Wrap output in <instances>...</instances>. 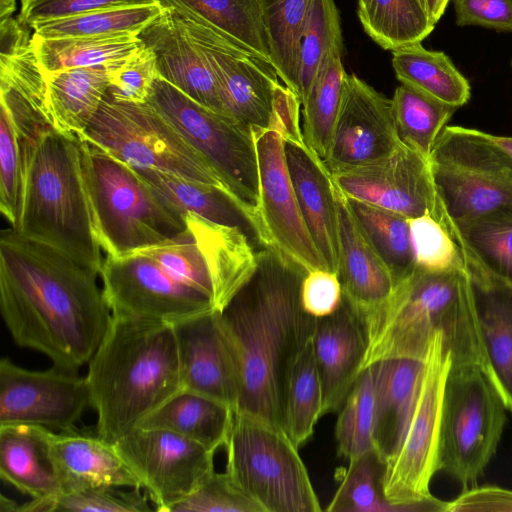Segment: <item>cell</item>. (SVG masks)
Returning a JSON list of instances; mask_svg holds the SVG:
<instances>
[{
  "instance_id": "obj_1",
  "label": "cell",
  "mask_w": 512,
  "mask_h": 512,
  "mask_svg": "<svg viewBox=\"0 0 512 512\" xmlns=\"http://www.w3.org/2000/svg\"><path fill=\"white\" fill-rule=\"evenodd\" d=\"M98 278L49 246L1 230V316L16 345L55 367L78 372L106 334L112 313Z\"/></svg>"
},
{
  "instance_id": "obj_2",
  "label": "cell",
  "mask_w": 512,
  "mask_h": 512,
  "mask_svg": "<svg viewBox=\"0 0 512 512\" xmlns=\"http://www.w3.org/2000/svg\"><path fill=\"white\" fill-rule=\"evenodd\" d=\"M307 272L272 247L258 250V266L217 321L238 384L236 409L283 430L289 371L312 337L300 288Z\"/></svg>"
},
{
  "instance_id": "obj_3",
  "label": "cell",
  "mask_w": 512,
  "mask_h": 512,
  "mask_svg": "<svg viewBox=\"0 0 512 512\" xmlns=\"http://www.w3.org/2000/svg\"><path fill=\"white\" fill-rule=\"evenodd\" d=\"M363 322L367 348L362 371L388 359H425L433 336L440 333L452 365L476 366L489 377L467 270L431 272L415 266Z\"/></svg>"
},
{
  "instance_id": "obj_4",
  "label": "cell",
  "mask_w": 512,
  "mask_h": 512,
  "mask_svg": "<svg viewBox=\"0 0 512 512\" xmlns=\"http://www.w3.org/2000/svg\"><path fill=\"white\" fill-rule=\"evenodd\" d=\"M87 365L96 433L112 443L182 390L170 323L112 315Z\"/></svg>"
},
{
  "instance_id": "obj_5",
  "label": "cell",
  "mask_w": 512,
  "mask_h": 512,
  "mask_svg": "<svg viewBox=\"0 0 512 512\" xmlns=\"http://www.w3.org/2000/svg\"><path fill=\"white\" fill-rule=\"evenodd\" d=\"M19 140L20 190L11 228L99 273L102 249L94 231L79 142L54 129Z\"/></svg>"
},
{
  "instance_id": "obj_6",
  "label": "cell",
  "mask_w": 512,
  "mask_h": 512,
  "mask_svg": "<svg viewBox=\"0 0 512 512\" xmlns=\"http://www.w3.org/2000/svg\"><path fill=\"white\" fill-rule=\"evenodd\" d=\"M78 142L94 231L106 255H127L186 228L184 217L135 169L89 141Z\"/></svg>"
},
{
  "instance_id": "obj_7",
  "label": "cell",
  "mask_w": 512,
  "mask_h": 512,
  "mask_svg": "<svg viewBox=\"0 0 512 512\" xmlns=\"http://www.w3.org/2000/svg\"><path fill=\"white\" fill-rule=\"evenodd\" d=\"M225 473L263 512H320L297 448L284 430L234 411Z\"/></svg>"
},
{
  "instance_id": "obj_8",
  "label": "cell",
  "mask_w": 512,
  "mask_h": 512,
  "mask_svg": "<svg viewBox=\"0 0 512 512\" xmlns=\"http://www.w3.org/2000/svg\"><path fill=\"white\" fill-rule=\"evenodd\" d=\"M452 364L440 333L429 345L410 420L399 447L387 459L381 478L392 512H446L448 502L434 497L430 482L440 470V422L446 379Z\"/></svg>"
},
{
  "instance_id": "obj_9",
  "label": "cell",
  "mask_w": 512,
  "mask_h": 512,
  "mask_svg": "<svg viewBox=\"0 0 512 512\" xmlns=\"http://www.w3.org/2000/svg\"><path fill=\"white\" fill-rule=\"evenodd\" d=\"M80 140L99 146L135 170L156 169L230 193L206 158L148 103L118 102L106 93Z\"/></svg>"
},
{
  "instance_id": "obj_10",
  "label": "cell",
  "mask_w": 512,
  "mask_h": 512,
  "mask_svg": "<svg viewBox=\"0 0 512 512\" xmlns=\"http://www.w3.org/2000/svg\"><path fill=\"white\" fill-rule=\"evenodd\" d=\"M147 103L206 158L255 227L259 244V171L252 129L194 101L158 76Z\"/></svg>"
},
{
  "instance_id": "obj_11",
  "label": "cell",
  "mask_w": 512,
  "mask_h": 512,
  "mask_svg": "<svg viewBox=\"0 0 512 512\" xmlns=\"http://www.w3.org/2000/svg\"><path fill=\"white\" fill-rule=\"evenodd\" d=\"M506 410L501 395L480 368L451 364L442 401L440 470L464 490L475 486L495 454Z\"/></svg>"
},
{
  "instance_id": "obj_12",
  "label": "cell",
  "mask_w": 512,
  "mask_h": 512,
  "mask_svg": "<svg viewBox=\"0 0 512 512\" xmlns=\"http://www.w3.org/2000/svg\"><path fill=\"white\" fill-rule=\"evenodd\" d=\"M429 163L440 200L456 224L512 211V159L481 130L446 126Z\"/></svg>"
},
{
  "instance_id": "obj_13",
  "label": "cell",
  "mask_w": 512,
  "mask_h": 512,
  "mask_svg": "<svg viewBox=\"0 0 512 512\" xmlns=\"http://www.w3.org/2000/svg\"><path fill=\"white\" fill-rule=\"evenodd\" d=\"M180 19L207 60L228 115L250 128H272L276 91L282 85L272 62L221 31Z\"/></svg>"
},
{
  "instance_id": "obj_14",
  "label": "cell",
  "mask_w": 512,
  "mask_h": 512,
  "mask_svg": "<svg viewBox=\"0 0 512 512\" xmlns=\"http://www.w3.org/2000/svg\"><path fill=\"white\" fill-rule=\"evenodd\" d=\"M99 279L113 316L173 324L215 311L211 297L138 252L106 255Z\"/></svg>"
},
{
  "instance_id": "obj_15",
  "label": "cell",
  "mask_w": 512,
  "mask_h": 512,
  "mask_svg": "<svg viewBox=\"0 0 512 512\" xmlns=\"http://www.w3.org/2000/svg\"><path fill=\"white\" fill-rule=\"evenodd\" d=\"M114 444L160 512L215 471L216 452L170 430L137 427Z\"/></svg>"
},
{
  "instance_id": "obj_16",
  "label": "cell",
  "mask_w": 512,
  "mask_h": 512,
  "mask_svg": "<svg viewBox=\"0 0 512 512\" xmlns=\"http://www.w3.org/2000/svg\"><path fill=\"white\" fill-rule=\"evenodd\" d=\"M251 129L258 160V212L263 247L278 250L306 272L327 269L302 216L287 167L282 134L275 128Z\"/></svg>"
},
{
  "instance_id": "obj_17",
  "label": "cell",
  "mask_w": 512,
  "mask_h": 512,
  "mask_svg": "<svg viewBox=\"0 0 512 512\" xmlns=\"http://www.w3.org/2000/svg\"><path fill=\"white\" fill-rule=\"evenodd\" d=\"M91 407L85 376L53 366L29 370L0 360V425L40 426L52 431L75 429Z\"/></svg>"
},
{
  "instance_id": "obj_18",
  "label": "cell",
  "mask_w": 512,
  "mask_h": 512,
  "mask_svg": "<svg viewBox=\"0 0 512 512\" xmlns=\"http://www.w3.org/2000/svg\"><path fill=\"white\" fill-rule=\"evenodd\" d=\"M348 198L363 201L408 219L437 216L441 200L429 160L401 143L388 157L331 175Z\"/></svg>"
},
{
  "instance_id": "obj_19",
  "label": "cell",
  "mask_w": 512,
  "mask_h": 512,
  "mask_svg": "<svg viewBox=\"0 0 512 512\" xmlns=\"http://www.w3.org/2000/svg\"><path fill=\"white\" fill-rule=\"evenodd\" d=\"M400 144L392 99L355 74H348L329 151L323 161L329 173L382 160Z\"/></svg>"
},
{
  "instance_id": "obj_20",
  "label": "cell",
  "mask_w": 512,
  "mask_h": 512,
  "mask_svg": "<svg viewBox=\"0 0 512 512\" xmlns=\"http://www.w3.org/2000/svg\"><path fill=\"white\" fill-rule=\"evenodd\" d=\"M172 326L182 390L212 398L235 410L237 378L218 325L217 311L192 316Z\"/></svg>"
},
{
  "instance_id": "obj_21",
  "label": "cell",
  "mask_w": 512,
  "mask_h": 512,
  "mask_svg": "<svg viewBox=\"0 0 512 512\" xmlns=\"http://www.w3.org/2000/svg\"><path fill=\"white\" fill-rule=\"evenodd\" d=\"M322 384V416L339 412L362 372L367 335L360 315L343 298L331 315L316 318L312 336Z\"/></svg>"
},
{
  "instance_id": "obj_22",
  "label": "cell",
  "mask_w": 512,
  "mask_h": 512,
  "mask_svg": "<svg viewBox=\"0 0 512 512\" xmlns=\"http://www.w3.org/2000/svg\"><path fill=\"white\" fill-rule=\"evenodd\" d=\"M139 36L155 53L161 78L202 106L229 116L207 60L175 12L164 9Z\"/></svg>"
},
{
  "instance_id": "obj_23",
  "label": "cell",
  "mask_w": 512,
  "mask_h": 512,
  "mask_svg": "<svg viewBox=\"0 0 512 512\" xmlns=\"http://www.w3.org/2000/svg\"><path fill=\"white\" fill-rule=\"evenodd\" d=\"M338 230V278L343 298L365 320L389 299L395 282L361 225L347 197L334 184Z\"/></svg>"
},
{
  "instance_id": "obj_24",
  "label": "cell",
  "mask_w": 512,
  "mask_h": 512,
  "mask_svg": "<svg viewBox=\"0 0 512 512\" xmlns=\"http://www.w3.org/2000/svg\"><path fill=\"white\" fill-rule=\"evenodd\" d=\"M283 140L290 179L306 226L327 269L337 273L339 230L331 174L306 145L302 133L283 136Z\"/></svg>"
},
{
  "instance_id": "obj_25",
  "label": "cell",
  "mask_w": 512,
  "mask_h": 512,
  "mask_svg": "<svg viewBox=\"0 0 512 512\" xmlns=\"http://www.w3.org/2000/svg\"><path fill=\"white\" fill-rule=\"evenodd\" d=\"M45 442L60 492L88 486L142 488L115 444L97 433H55L46 428Z\"/></svg>"
},
{
  "instance_id": "obj_26",
  "label": "cell",
  "mask_w": 512,
  "mask_h": 512,
  "mask_svg": "<svg viewBox=\"0 0 512 512\" xmlns=\"http://www.w3.org/2000/svg\"><path fill=\"white\" fill-rule=\"evenodd\" d=\"M468 273L489 379L512 412V286L482 265L469 269Z\"/></svg>"
},
{
  "instance_id": "obj_27",
  "label": "cell",
  "mask_w": 512,
  "mask_h": 512,
  "mask_svg": "<svg viewBox=\"0 0 512 512\" xmlns=\"http://www.w3.org/2000/svg\"><path fill=\"white\" fill-rule=\"evenodd\" d=\"M184 220L208 263L213 306L220 312L255 273L258 250L238 227L219 224L194 213H186Z\"/></svg>"
},
{
  "instance_id": "obj_28",
  "label": "cell",
  "mask_w": 512,
  "mask_h": 512,
  "mask_svg": "<svg viewBox=\"0 0 512 512\" xmlns=\"http://www.w3.org/2000/svg\"><path fill=\"white\" fill-rule=\"evenodd\" d=\"M425 360L398 358L374 363V441L384 462L400 445L415 406Z\"/></svg>"
},
{
  "instance_id": "obj_29",
  "label": "cell",
  "mask_w": 512,
  "mask_h": 512,
  "mask_svg": "<svg viewBox=\"0 0 512 512\" xmlns=\"http://www.w3.org/2000/svg\"><path fill=\"white\" fill-rule=\"evenodd\" d=\"M44 77L48 123L59 134L78 141L108 91L109 65L66 69Z\"/></svg>"
},
{
  "instance_id": "obj_30",
  "label": "cell",
  "mask_w": 512,
  "mask_h": 512,
  "mask_svg": "<svg viewBox=\"0 0 512 512\" xmlns=\"http://www.w3.org/2000/svg\"><path fill=\"white\" fill-rule=\"evenodd\" d=\"M46 428L0 425V476L31 499H52L60 485L47 456Z\"/></svg>"
},
{
  "instance_id": "obj_31",
  "label": "cell",
  "mask_w": 512,
  "mask_h": 512,
  "mask_svg": "<svg viewBox=\"0 0 512 512\" xmlns=\"http://www.w3.org/2000/svg\"><path fill=\"white\" fill-rule=\"evenodd\" d=\"M142 179L173 211L183 216L194 213L210 221L238 227L259 246L254 225L236 199L217 186L156 169L136 170Z\"/></svg>"
},
{
  "instance_id": "obj_32",
  "label": "cell",
  "mask_w": 512,
  "mask_h": 512,
  "mask_svg": "<svg viewBox=\"0 0 512 512\" xmlns=\"http://www.w3.org/2000/svg\"><path fill=\"white\" fill-rule=\"evenodd\" d=\"M233 416L231 407L181 390L143 419L138 427L170 430L216 452L226 443Z\"/></svg>"
},
{
  "instance_id": "obj_33",
  "label": "cell",
  "mask_w": 512,
  "mask_h": 512,
  "mask_svg": "<svg viewBox=\"0 0 512 512\" xmlns=\"http://www.w3.org/2000/svg\"><path fill=\"white\" fill-rule=\"evenodd\" d=\"M342 51L339 46L325 56L301 104L303 139L322 161L329 151L348 77Z\"/></svg>"
},
{
  "instance_id": "obj_34",
  "label": "cell",
  "mask_w": 512,
  "mask_h": 512,
  "mask_svg": "<svg viewBox=\"0 0 512 512\" xmlns=\"http://www.w3.org/2000/svg\"><path fill=\"white\" fill-rule=\"evenodd\" d=\"M183 18L208 25L271 61L259 0H157Z\"/></svg>"
},
{
  "instance_id": "obj_35",
  "label": "cell",
  "mask_w": 512,
  "mask_h": 512,
  "mask_svg": "<svg viewBox=\"0 0 512 512\" xmlns=\"http://www.w3.org/2000/svg\"><path fill=\"white\" fill-rule=\"evenodd\" d=\"M392 66L397 79L429 96L455 107L471 97L468 80L442 51H431L415 43L392 51Z\"/></svg>"
},
{
  "instance_id": "obj_36",
  "label": "cell",
  "mask_w": 512,
  "mask_h": 512,
  "mask_svg": "<svg viewBox=\"0 0 512 512\" xmlns=\"http://www.w3.org/2000/svg\"><path fill=\"white\" fill-rule=\"evenodd\" d=\"M32 48L43 74L114 64L143 45L139 35L44 38L32 34Z\"/></svg>"
},
{
  "instance_id": "obj_37",
  "label": "cell",
  "mask_w": 512,
  "mask_h": 512,
  "mask_svg": "<svg viewBox=\"0 0 512 512\" xmlns=\"http://www.w3.org/2000/svg\"><path fill=\"white\" fill-rule=\"evenodd\" d=\"M259 1L271 62L280 80L297 95L301 39L314 0Z\"/></svg>"
},
{
  "instance_id": "obj_38",
  "label": "cell",
  "mask_w": 512,
  "mask_h": 512,
  "mask_svg": "<svg viewBox=\"0 0 512 512\" xmlns=\"http://www.w3.org/2000/svg\"><path fill=\"white\" fill-rule=\"evenodd\" d=\"M366 34L385 50L420 43L434 29L420 0H358Z\"/></svg>"
},
{
  "instance_id": "obj_39",
  "label": "cell",
  "mask_w": 512,
  "mask_h": 512,
  "mask_svg": "<svg viewBox=\"0 0 512 512\" xmlns=\"http://www.w3.org/2000/svg\"><path fill=\"white\" fill-rule=\"evenodd\" d=\"M322 408V384L311 337L289 371L285 391L283 430L297 448L312 436Z\"/></svg>"
},
{
  "instance_id": "obj_40",
  "label": "cell",
  "mask_w": 512,
  "mask_h": 512,
  "mask_svg": "<svg viewBox=\"0 0 512 512\" xmlns=\"http://www.w3.org/2000/svg\"><path fill=\"white\" fill-rule=\"evenodd\" d=\"M391 99L401 143L429 160L436 140L457 109L403 83Z\"/></svg>"
},
{
  "instance_id": "obj_41",
  "label": "cell",
  "mask_w": 512,
  "mask_h": 512,
  "mask_svg": "<svg viewBox=\"0 0 512 512\" xmlns=\"http://www.w3.org/2000/svg\"><path fill=\"white\" fill-rule=\"evenodd\" d=\"M159 3L93 10L34 24V33L44 38L87 37L140 33L163 11Z\"/></svg>"
},
{
  "instance_id": "obj_42",
  "label": "cell",
  "mask_w": 512,
  "mask_h": 512,
  "mask_svg": "<svg viewBox=\"0 0 512 512\" xmlns=\"http://www.w3.org/2000/svg\"><path fill=\"white\" fill-rule=\"evenodd\" d=\"M347 199L363 231L390 270L396 284L409 275L416 266L408 218L363 201L348 197Z\"/></svg>"
},
{
  "instance_id": "obj_43",
  "label": "cell",
  "mask_w": 512,
  "mask_h": 512,
  "mask_svg": "<svg viewBox=\"0 0 512 512\" xmlns=\"http://www.w3.org/2000/svg\"><path fill=\"white\" fill-rule=\"evenodd\" d=\"M375 365L365 368L347 395L335 427L338 454L350 459L376 451Z\"/></svg>"
},
{
  "instance_id": "obj_44",
  "label": "cell",
  "mask_w": 512,
  "mask_h": 512,
  "mask_svg": "<svg viewBox=\"0 0 512 512\" xmlns=\"http://www.w3.org/2000/svg\"><path fill=\"white\" fill-rule=\"evenodd\" d=\"M456 226L464 244L461 251L512 286V211L489 213Z\"/></svg>"
},
{
  "instance_id": "obj_45",
  "label": "cell",
  "mask_w": 512,
  "mask_h": 512,
  "mask_svg": "<svg viewBox=\"0 0 512 512\" xmlns=\"http://www.w3.org/2000/svg\"><path fill=\"white\" fill-rule=\"evenodd\" d=\"M385 462L376 451L349 460L332 500L329 512H392L385 499L381 478Z\"/></svg>"
},
{
  "instance_id": "obj_46",
  "label": "cell",
  "mask_w": 512,
  "mask_h": 512,
  "mask_svg": "<svg viewBox=\"0 0 512 512\" xmlns=\"http://www.w3.org/2000/svg\"><path fill=\"white\" fill-rule=\"evenodd\" d=\"M146 495L140 487L124 491L120 487L88 486L61 491L52 499H31L20 504L18 512H145L151 510Z\"/></svg>"
},
{
  "instance_id": "obj_47",
  "label": "cell",
  "mask_w": 512,
  "mask_h": 512,
  "mask_svg": "<svg viewBox=\"0 0 512 512\" xmlns=\"http://www.w3.org/2000/svg\"><path fill=\"white\" fill-rule=\"evenodd\" d=\"M343 46L340 16L334 0H314L300 45L298 93L305 100L325 56Z\"/></svg>"
},
{
  "instance_id": "obj_48",
  "label": "cell",
  "mask_w": 512,
  "mask_h": 512,
  "mask_svg": "<svg viewBox=\"0 0 512 512\" xmlns=\"http://www.w3.org/2000/svg\"><path fill=\"white\" fill-rule=\"evenodd\" d=\"M134 252L153 259L172 276L208 295L213 301L208 263L187 227L170 238Z\"/></svg>"
},
{
  "instance_id": "obj_49",
  "label": "cell",
  "mask_w": 512,
  "mask_h": 512,
  "mask_svg": "<svg viewBox=\"0 0 512 512\" xmlns=\"http://www.w3.org/2000/svg\"><path fill=\"white\" fill-rule=\"evenodd\" d=\"M416 266L431 272L467 270L449 230L430 213L408 219Z\"/></svg>"
},
{
  "instance_id": "obj_50",
  "label": "cell",
  "mask_w": 512,
  "mask_h": 512,
  "mask_svg": "<svg viewBox=\"0 0 512 512\" xmlns=\"http://www.w3.org/2000/svg\"><path fill=\"white\" fill-rule=\"evenodd\" d=\"M158 76L156 55L143 43L124 59L109 65L107 94L118 102L147 103Z\"/></svg>"
},
{
  "instance_id": "obj_51",
  "label": "cell",
  "mask_w": 512,
  "mask_h": 512,
  "mask_svg": "<svg viewBox=\"0 0 512 512\" xmlns=\"http://www.w3.org/2000/svg\"><path fill=\"white\" fill-rule=\"evenodd\" d=\"M167 512H263L232 483L228 475L213 471L188 496Z\"/></svg>"
},
{
  "instance_id": "obj_52",
  "label": "cell",
  "mask_w": 512,
  "mask_h": 512,
  "mask_svg": "<svg viewBox=\"0 0 512 512\" xmlns=\"http://www.w3.org/2000/svg\"><path fill=\"white\" fill-rule=\"evenodd\" d=\"M21 177V149L17 129L0 104V211L11 227L16 222Z\"/></svg>"
},
{
  "instance_id": "obj_53",
  "label": "cell",
  "mask_w": 512,
  "mask_h": 512,
  "mask_svg": "<svg viewBox=\"0 0 512 512\" xmlns=\"http://www.w3.org/2000/svg\"><path fill=\"white\" fill-rule=\"evenodd\" d=\"M157 0H20L17 20L26 27L93 10L157 4Z\"/></svg>"
},
{
  "instance_id": "obj_54",
  "label": "cell",
  "mask_w": 512,
  "mask_h": 512,
  "mask_svg": "<svg viewBox=\"0 0 512 512\" xmlns=\"http://www.w3.org/2000/svg\"><path fill=\"white\" fill-rule=\"evenodd\" d=\"M304 311L316 318L334 313L343 301V292L337 273L317 269L305 274L300 288Z\"/></svg>"
},
{
  "instance_id": "obj_55",
  "label": "cell",
  "mask_w": 512,
  "mask_h": 512,
  "mask_svg": "<svg viewBox=\"0 0 512 512\" xmlns=\"http://www.w3.org/2000/svg\"><path fill=\"white\" fill-rule=\"evenodd\" d=\"M458 26L512 32V0H453Z\"/></svg>"
},
{
  "instance_id": "obj_56",
  "label": "cell",
  "mask_w": 512,
  "mask_h": 512,
  "mask_svg": "<svg viewBox=\"0 0 512 512\" xmlns=\"http://www.w3.org/2000/svg\"><path fill=\"white\" fill-rule=\"evenodd\" d=\"M447 511H510L512 512V490L497 486H472L455 500L448 502Z\"/></svg>"
},
{
  "instance_id": "obj_57",
  "label": "cell",
  "mask_w": 512,
  "mask_h": 512,
  "mask_svg": "<svg viewBox=\"0 0 512 512\" xmlns=\"http://www.w3.org/2000/svg\"><path fill=\"white\" fill-rule=\"evenodd\" d=\"M32 35L13 17L0 20V54H11L31 45Z\"/></svg>"
},
{
  "instance_id": "obj_58",
  "label": "cell",
  "mask_w": 512,
  "mask_h": 512,
  "mask_svg": "<svg viewBox=\"0 0 512 512\" xmlns=\"http://www.w3.org/2000/svg\"><path fill=\"white\" fill-rule=\"evenodd\" d=\"M430 20L436 24L443 16L449 0H420Z\"/></svg>"
},
{
  "instance_id": "obj_59",
  "label": "cell",
  "mask_w": 512,
  "mask_h": 512,
  "mask_svg": "<svg viewBox=\"0 0 512 512\" xmlns=\"http://www.w3.org/2000/svg\"><path fill=\"white\" fill-rule=\"evenodd\" d=\"M483 137L512 159V136H500L481 131Z\"/></svg>"
},
{
  "instance_id": "obj_60",
  "label": "cell",
  "mask_w": 512,
  "mask_h": 512,
  "mask_svg": "<svg viewBox=\"0 0 512 512\" xmlns=\"http://www.w3.org/2000/svg\"><path fill=\"white\" fill-rule=\"evenodd\" d=\"M16 11V0H0V20L13 16Z\"/></svg>"
},
{
  "instance_id": "obj_61",
  "label": "cell",
  "mask_w": 512,
  "mask_h": 512,
  "mask_svg": "<svg viewBox=\"0 0 512 512\" xmlns=\"http://www.w3.org/2000/svg\"><path fill=\"white\" fill-rule=\"evenodd\" d=\"M17 503L9 498H6L4 495H1L0 498V511L1 512H11V511H17L18 512Z\"/></svg>"
},
{
  "instance_id": "obj_62",
  "label": "cell",
  "mask_w": 512,
  "mask_h": 512,
  "mask_svg": "<svg viewBox=\"0 0 512 512\" xmlns=\"http://www.w3.org/2000/svg\"><path fill=\"white\" fill-rule=\"evenodd\" d=\"M511 67H512V59H511Z\"/></svg>"
}]
</instances>
